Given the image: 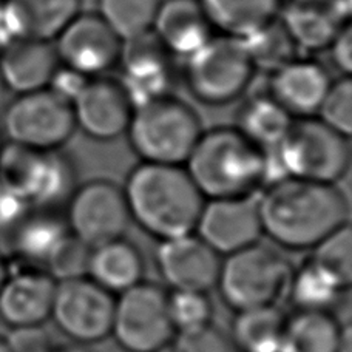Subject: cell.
<instances>
[{
    "label": "cell",
    "mask_w": 352,
    "mask_h": 352,
    "mask_svg": "<svg viewBox=\"0 0 352 352\" xmlns=\"http://www.w3.org/2000/svg\"><path fill=\"white\" fill-rule=\"evenodd\" d=\"M10 266H8V263H6V260H5V256L0 254V287H2V285L5 283V280L8 278V275H10Z\"/></svg>",
    "instance_id": "bcb514c9"
},
{
    "label": "cell",
    "mask_w": 352,
    "mask_h": 352,
    "mask_svg": "<svg viewBox=\"0 0 352 352\" xmlns=\"http://www.w3.org/2000/svg\"><path fill=\"white\" fill-rule=\"evenodd\" d=\"M65 223L70 234L91 249L124 238L131 223L124 190L109 179L85 182L68 198Z\"/></svg>",
    "instance_id": "8fae6325"
},
{
    "label": "cell",
    "mask_w": 352,
    "mask_h": 352,
    "mask_svg": "<svg viewBox=\"0 0 352 352\" xmlns=\"http://www.w3.org/2000/svg\"><path fill=\"white\" fill-rule=\"evenodd\" d=\"M286 317L278 306L236 312L230 343L238 352H280Z\"/></svg>",
    "instance_id": "83f0119b"
},
{
    "label": "cell",
    "mask_w": 352,
    "mask_h": 352,
    "mask_svg": "<svg viewBox=\"0 0 352 352\" xmlns=\"http://www.w3.org/2000/svg\"><path fill=\"white\" fill-rule=\"evenodd\" d=\"M168 348L170 352H236L230 338L212 324L195 331L176 332Z\"/></svg>",
    "instance_id": "8d00e7d4"
},
{
    "label": "cell",
    "mask_w": 352,
    "mask_h": 352,
    "mask_svg": "<svg viewBox=\"0 0 352 352\" xmlns=\"http://www.w3.org/2000/svg\"><path fill=\"white\" fill-rule=\"evenodd\" d=\"M311 263L348 291L352 283V232L349 224L332 232L312 249Z\"/></svg>",
    "instance_id": "d6a6232c"
},
{
    "label": "cell",
    "mask_w": 352,
    "mask_h": 352,
    "mask_svg": "<svg viewBox=\"0 0 352 352\" xmlns=\"http://www.w3.org/2000/svg\"><path fill=\"white\" fill-rule=\"evenodd\" d=\"M292 274L285 255L258 241L226 256L217 287L224 303L235 312L278 306L289 291Z\"/></svg>",
    "instance_id": "8992f818"
},
{
    "label": "cell",
    "mask_w": 352,
    "mask_h": 352,
    "mask_svg": "<svg viewBox=\"0 0 352 352\" xmlns=\"http://www.w3.org/2000/svg\"><path fill=\"white\" fill-rule=\"evenodd\" d=\"M152 31L173 58H188L215 36L201 0H161Z\"/></svg>",
    "instance_id": "44dd1931"
},
{
    "label": "cell",
    "mask_w": 352,
    "mask_h": 352,
    "mask_svg": "<svg viewBox=\"0 0 352 352\" xmlns=\"http://www.w3.org/2000/svg\"><path fill=\"white\" fill-rule=\"evenodd\" d=\"M131 221L160 241L195 234L206 199L184 166L141 162L122 188Z\"/></svg>",
    "instance_id": "7a4b0ae2"
},
{
    "label": "cell",
    "mask_w": 352,
    "mask_h": 352,
    "mask_svg": "<svg viewBox=\"0 0 352 352\" xmlns=\"http://www.w3.org/2000/svg\"><path fill=\"white\" fill-rule=\"evenodd\" d=\"M294 118L272 98V94L258 93L241 105L235 127L264 150L278 146L291 129Z\"/></svg>",
    "instance_id": "4316f807"
},
{
    "label": "cell",
    "mask_w": 352,
    "mask_h": 352,
    "mask_svg": "<svg viewBox=\"0 0 352 352\" xmlns=\"http://www.w3.org/2000/svg\"><path fill=\"white\" fill-rule=\"evenodd\" d=\"M195 234L219 256L258 243L263 235L258 197L206 199Z\"/></svg>",
    "instance_id": "9a60e30c"
},
{
    "label": "cell",
    "mask_w": 352,
    "mask_h": 352,
    "mask_svg": "<svg viewBox=\"0 0 352 352\" xmlns=\"http://www.w3.org/2000/svg\"><path fill=\"white\" fill-rule=\"evenodd\" d=\"M263 234L280 248L314 249L348 224L349 204L337 184L281 178L258 197Z\"/></svg>",
    "instance_id": "6da1fadb"
},
{
    "label": "cell",
    "mask_w": 352,
    "mask_h": 352,
    "mask_svg": "<svg viewBox=\"0 0 352 352\" xmlns=\"http://www.w3.org/2000/svg\"><path fill=\"white\" fill-rule=\"evenodd\" d=\"M2 146H3V142H2V136H0V150H2Z\"/></svg>",
    "instance_id": "c3c4849f"
},
{
    "label": "cell",
    "mask_w": 352,
    "mask_h": 352,
    "mask_svg": "<svg viewBox=\"0 0 352 352\" xmlns=\"http://www.w3.org/2000/svg\"><path fill=\"white\" fill-rule=\"evenodd\" d=\"M255 73L243 41L217 33L186 58L184 80L195 99L219 107L241 98Z\"/></svg>",
    "instance_id": "ba28073f"
},
{
    "label": "cell",
    "mask_w": 352,
    "mask_h": 352,
    "mask_svg": "<svg viewBox=\"0 0 352 352\" xmlns=\"http://www.w3.org/2000/svg\"><path fill=\"white\" fill-rule=\"evenodd\" d=\"M0 352H11L8 344L5 342V337H0Z\"/></svg>",
    "instance_id": "7dc6e473"
},
{
    "label": "cell",
    "mask_w": 352,
    "mask_h": 352,
    "mask_svg": "<svg viewBox=\"0 0 352 352\" xmlns=\"http://www.w3.org/2000/svg\"><path fill=\"white\" fill-rule=\"evenodd\" d=\"M332 82L316 60L294 59L270 74L269 93L294 119L316 116Z\"/></svg>",
    "instance_id": "ffe728a7"
},
{
    "label": "cell",
    "mask_w": 352,
    "mask_h": 352,
    "mask_svg": "<svg viewBox=\"0 0 352 352\" xmlns=\"http://www.w3.org/2000/svg\"><path fill=\"white\" fill-rule=\"evenodd\" d=\"M173 59L153 31L122 42L118 62L121 79L118 80L135 109L172 94L175 82Z\"/></svg>",
    "instance_id": "5bb4252c"
},
{
    "label": "cell",
    "mask_w": 352,
    "mask_h": 352,
    "mask_svg": "<svg viewBox=\"0 0 352 352\" xmlns=\"http://www.w3.org/2000/svg\"><path fill=\"white\" fill-rule=\"evenodd\" d=\"M176 331L168 312V294L141 281L115 298L111 336L125 352H161Z\"/></svg>",
    "instance_id": "9c48e42d"
},
{
    "label": "cell",
    "mask_w": 352,
    "mask_h": 352,
    "mask_svg": "<svg viewBox=\"0 0 352 352\" xmlns=\"http://www.w3.org/2000/svg\"><path fill=\"white\" fill-rule=\"evenodd\" d=\"M27 213V203L0 182V232L14 229Z\"/></svg>",
    "instance_id": "ab89813d"
},
{
    "label": "cell",
    "mask_w": 352,
    "mask_h": 352,
    "mask_svg": "<svg viewBox=\"0 0 352 352\" xmlns=\"http://www.w3.org/2000/svg\"><path fill=\"white\" fill-rule=\"evenodd\" d=\"M155 261L162 280L173 291L207 294L217 287L221 258L197 234L162 240Z\"/></svg>",
    "instance_id": "e0dca14e"
},
{
    "label": "cell",
    "mask_w": 352,
    "mask_h": 352,
    "mask_svg": "<svg viewBox=\"0 0 352 352\" xmlns=\"http://www.w3.org/2000/svg\"><path fill=\"white\" fill-rule=\"evenodd\" d=\"M14 39H17V37L14 36V33H12L10 21L8 17H6V12L3 10L2 0H0V52H2V50Z\"/></svg>",
    "instance_id": "b9f144b4"
},
{
    "label": "cell",
    "mask_w": 352,
    "mask_h": 352,
    "mask_svg": "<svg viewBox=\"0 0 352 352\" xmlns=\"http://www.w3.org/2000/svg\"><path fill=\"white\" fill-rule=\"evenodd\" d=\"M76 168L58 150H36L6 142L0 150V182L28 207L50 209L74 190Z\"/></svg>",
    "instance_id": "52a82bcc"
},
{
    "label": "cell",
    "mask_w": 352,
    "mask_h": 352,
    "mask_svg": "<svg viewBox=\"0 0 352 352\" xmlns=\"http://www.w3.org/2000/svg\"><path fill=\"white\" fill-rule=\"evenodd\" d=\"M88 79L74 70H70L64 65H59L58 70H56L52 82L48 85V90H52L54 94H58L59 98L65 99L67 102H73V99L78 96L80 90L85 87Z\"/></svg>",
    "instance_id": "f35d334b"
},
{
    "label": "cell",
    "mask_w": 352,
    "mask_h": 352,
    "mask_svg": "<svg viewBox=\"0 0 352 352\" xmlns=\"http://www.w3.org/2000/svg\"><path fill=\"white\" fill-rule=\"evenodd\" d=\"M115 297L88 276L58 281L52 316L73 343L91 344L111 336Z\"/></svg>",
    "instance_id": "7c38bea8"
},
{
    "label": "cell",
    "mask_w": 352,
    "mask_h": 352,
    "mask_svg": "<svg viewBox=\"0 0 352 352\" xmlns=\"http://www.w3.org/2000/svg\"><path fill=\"white\" fill-rule=\"evenodd\" d=\"M344 292H346L344 289L314 266L311 261H307L298 270H294L287 291L294 305L297 306V311L324 312H331Z\"/></svg>",
    "instance_id": "4dcf8cb0"
},
{
    "label": "cell",
    "mask_w": 352,
    "mask_h": 352,
    "mask_svg": "<svg viewBox=\"0 0 352 352\" xmlns=\"http://www.w3.org/2000/svg\"><path fill=\"white\" fill-rule=\"evenodd\" d=\"M12 246L22 260L45 266L62 240L70 234L67 223L48 212L25 215L14 229Z\"/></svg>",
    "instance_id": "f1b7e54d"
},
{
    "label": "cell",
    "mask_w": 352,
    "mask_h": 352,
    "mask_svg": "<svg viewBox=\"0 0 352 352\" xmlns=\"http://www.w3.org/2000/svg\"><path fill=\"white\" fill-rule=\"evenodd\" d=\"M144 258L133 243L118 238L91 249L87 276L110 294H122L144 281Z\"/></svg>",
    "instance_id": "cb8c5ba5"
},
{
    "label": "cell",
    "mask_w": 352,
    "mask_h": 352,
    "mask_svg": "<svg viewBox=\"0 0 352 352\" xmlns=\"http://www.w3.org/2000/svg\"><path fill=\"white\" fill-rule=\"evenodd\" d=\"M16 37L53 42L76 17L82 0H2Z\"/></svg>",
    "instance_id": "603a6c76"
},
{
    "label": "cell",
    "mask_w": 352,
    "mask_h": 352,
    "mask_svg": "<svg viewBox=\"0 0 352 352\" xmlns=\"http://www.w3.org/2000/svg\"><path fill=\"white\" fill-rule=\"evenodd\" d=\"M168 312L176 332H187L212 324L213 307L206 292L173 291L168 294Z\"/></svg>",
    "instance_id": "836d02e7"
},
{
    "label": "cell",
    "mask_w": 352,
    "mask_h": 352,
    "mask_svg": "<svg viewBox=\"0 0 352 352\" xmlns=\"http://www.w3.org/2000/svg\"><path fill=\"white\" fill-rule=\"evenodd\" d=\"M316 116L349 138L352 131V82L349 76L332 80Z\"/></svg>",
    "instance_id": "d590c367"
},
{
    "label": "cell",
    "mask_w": 352,
    "mask_h": 352,
    "mask_svg": "<svg viewBox=\"0 0 352 352\" xmlns=\"http://www.w3.org/2000/svg\"><path fill=\"white\" fill-rule=\"evenodd\" d=\"M76 129L94 141L110 142L127 133L135 105L116 79H88L72 102Z\"/></svg>",
    "instance_id": "2e32d148"
},
{
    "label": "cell",
    "mask_w": 352,
    "mask_h": 352,
    "mask_svg": "<svg viewBox=\"0 0 352 352\" xmlns=\"http://www.w3.org/2000/svg\"><path fill=\"white\" fill-rule=\"evenodd\" d=\"M343 324L324 311H297L286 318L280 352H340Z\"/></svg>",
    "instance_id": "484cf974"
},
{
    "label": "cell",
    "mask_w": 352,
    "mask_h": 352,
    "mask_svg": "<svg viewBox=\"0 0 352 352\" xmlns=\"http://www.w3.org/2000/svg\"><path fill=\"white\" fill-rule=\"evenodd\" d=\"M59 64L87 78L118 67L122 41L98 14L79 12L53 41Z\"/></svg>",
    "instance_id": "4fadbf2b"
},
{
    "label": "cell",
    "mask_w": 352,
    "mask_h": 352,
    "mask_svg": "<svg viewBox=\"0 0 352 352\" xmlns=\"http://www.w3.org/2000/svg\"><path fill=\"white\" fill-rule=\"evenodd\" d=\"M2 119L8 142L36 150H58L76 130L72 104L48 88L16 94Z\"/></svg>",
    "instance_id": "30bf717a"
},
{
    "label": "cell",
    "mask_w": 352,
    "mask_h": 352,
    "mask_svg": "<svg viewBox=\"0 0 352 352\" xmlns=\"http://www.w3.org/2000/svg\"><path fill=\"white\" fill-rule=\"evenodd\" d=\"M344 0H289L280 19L301 50H326L348 23Z\"/></svg>",
    "instance_id": "7402d4cb"
},
{
    "label": "cell",
    "mask_w": 352,
    "mask_h": 352,
    "mask_svg": "<svg viewBox=\"0 0 352 352\" xmlns=\"http://www.w3.org/2000/svg\"><path fill=\"white\" fill-rule=\"evenodd\" d=\"M241 41L256 72L272 74L298 58L300 48L280 16Z\"/></svg>",
    "instance_id": "f546056e"
},
{
    "label": "cell",
    "mask_w": 352,
    "mask_h": 352,
    "mask_svg": "<svg viewBox=\"0 0 352 352\" xmlns=\"http://www.w3.org/2000/svg\"><path fill=\"white\" fill-rule=\"evenodd\" d=\"M10 100H11V91L8 90V87L5 85L3 79L0 78V116H2V113L5 111Z\"/></svg>",
    "instance_id": "ee69618b"
},
{
    "label": "cell",
    "mask_w": 352,
    "mask_h": 352,
    "mask_svg": "<svg viewBox=\"0 0 352 352\" xmlns=\"http://www.w3.org/2000/svg\"><path fill=\"white\" fill-rule=\"evenodd\" d=\"M59 65L50 41L17 37L0 52V78L11 94L45 90Z\"/></svg>",
    "instance_id": "d6986e66"
},
{
    "label": "cell",
    "mask_w": 352,
    "mask_h": 352,
    "mask_svg": "<svg viewBox=\"0 0 352 352\" xmlns=\"http://www.w3.org/2000/svg\"><path fill=\"white\" fill-rule=\"evenodd\" d=\"M91 248L68 234L43 267L54 281H65L87 276Z\"/></svg>",
    "instance_id": "e575fe53"
},
{
    "label": "cell",
    "mask_w": 352,
    "mask_h": 352,
    "mask_svg": "<svg viewBox=\"0 0 352 352\" xmlns=\"http://www.w3.org/2000/svg\"><path fill=\"white\" fill-rule=\"evenodd\" d=\"M184 168L204 199L252 197L269 181L267 150L235 125L204 130Z\"/></svg>",
    "instance_id": "3957f363"
},
{
    "label": "cell",
    "mask_w": 352,
    "mask_h": 352,
    "mask_svg": "<svg viewBox=\"0 0 352 352\" xmlns=\"http://www.w3.org/2000/svg\"><path fill=\"white\" fill-rule=\"evenodd\" d=\"M218 34L244 39L280 16L281 0H201Z\"/></svg>",
    "instance_id": "d4e9b609"
},
{
    "label": "cell",
    "mask_w": 352,
    "mask_h": 352,
    "mask_svg": "<svg viewBox=\"0 0 352 352\" xmlns=\"http://www.w3.org/2000/svg\"><path fill=\"white\" fill-rule=\"evenodd\" d=\"M203 131L198 113L168 94L136 107L125 135L142 162L184 166Z\"/></svg>",
    "instance_id": "5b68a950"
},
{
    "label": "cell",
    "mask_w": 352,
    "mask_h": 352,
    "mask_svg": "<svg viewBox=\"0 0 352 352\" xmlns=\"http://www.w3.org/2000/svg\"><path fill=\"white\" fill-rule=\"evenodd\" d=\"M352 329L349 323L343 324L340 337V352H352Z\"/></svg>",
    "instance_id": "7bdbcfd3"
},
{
    "label": "cell",
    "mask_w": 352,
    "mask_h": 352,
    "mask_svg": "<svg viewBox=\"0 0 352 352\" xmlns=\"http://www.w3.org/2000/svg\"><path fill=\"white\" fill-rule=\"evenodd\" d=\"M326 50H329L332 64L342 76H349L352 70V28L349 22L338 31Z\"/></svg>",
    "instance_id": "60d3db41"
},
{
    "label": "cell",
    "mask_w": 352,
    "mask_h": 352,
    "mask_svg": "<svg viewBox=\"0 0 352 352\" xmlns=\"http://www.w3.org/2000/svg\"><path fill=\"white\" fill-rule=\"evenodd\" d=\"M56 285L43 269L10 272L0 287V320L10 328L42 326L52 316Z\"/></svg>",
    "instance_id": "ac0fdd59"
},
{
    "label": "cell",
    "mask_w": 352,
    "mask_h": 352,
    "mask_svg": "<svg viewBox=\"0 0 352 352\" xmlns=\"http://www.w3.org/2000/svg\"><path fill=\"white\" fill-rule=\"evenodd\" d=\"M5 342L11 352H52L56 346L52 336L42 326L11 328Z\"/></svg>",
    "instance_id": "74e56055"
},
{
    "label": "cell",
    "mask_w": 352,
    "mask_h": 352,
    "mask_svg": "<svg viewBox=\"0 0 352 352\" xmlns=\"http://www.w3.org/2000/svg\"><path fill=\"white\" fill-rule=\"evenodd\" d=\"M52 352H91L85 344L72 343V344H62V346H54Z\"/></svg>",
    "instance_id": "f6af8a7d"
},
{
    "label": "cell",
    "mask_w": 352,
    "mask_h": 352,
    "mask_svg": "<svg viewBox=\"0 0 352 352\" xmlns=\"http://www.w3.org/2000/svg\"><path fill=\"white\" fill-rule=\"evenodd\" d=\"M269 153V184L281 178L337 184L349 170V138L317 116L294 119L278 146Z\"/></svg>",
    "instance_id": "277c9868"
},
{
    "label": "cell",
    "mask_w": 352,
    "mask_h": 352,
    "mask_svg": "<svg viewBox=\"0 0 352 352\" xmlns=\"http://www.w3.org/2000/svg\"><path fill=\"white\" fill-rule=\"evenodd\" d=\"M161 0H98V16L122 42L152 31Z\"/></svg>",
    "instance_id": "1f68e13d"
}]
</instances>
